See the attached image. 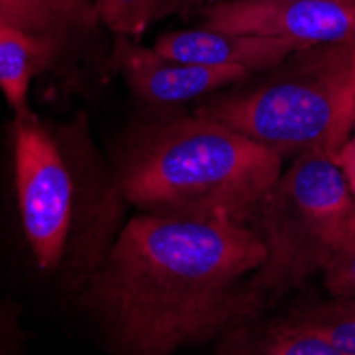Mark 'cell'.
I'll list each match as a JSON object with an SVG mask.
<instances>
[{"mask_svg": "<svg viewBox=\"0 0 355 355\" xmlns=\"http://www.w3.org/2000/svg\"><path fill=\"white\" fill-rule=\"evenodd\" d=\"M81 137L15 113L13 177L24 243L43 275L87 281L109 251L121 191L103 181Z\"/></svg>", "mask_w": 355, "mask_h": 355, "instance_id": "3", "label": "cell"}, {"mask_svg": "<svg viewBox=\"0 0 355 355\" xmlns=\"http://www.w3.org/2000/svg\"><path fill=\"white\" fill-rule=\"evenodd\" d=\"M198 113L283 157L336 155L355 130V41L298 49L262 79L207 96Z\"/></svg>", "mask_w": 355, "mask_h": 355, "instance_id": "4", "label": "cell"}, {"mask_svg": "<svg viewBox=\"0 0 355 355\" xmlns=\"http://www.w3.org/2000/svg\"><path fill=\"white\" fill-rule=\"evenodd\" d=\"M98 13L87 0H0V21L67 45L73 30L87 28Z\"/></svg>", "mask_w": 355, "mask_h": 355, "instance_id": "11", "label": "cell"}, {"mask_svg": "<svg viewBox=\"0 0 355 355\" xmlns=\"http://www.w3.org/2000/svg\"><path fill=\"white\" fill-rule=\"evenodd\" d=\"M353 300H355V298H353Z\"/></svg>", "mask_w": 355, "mask_h": 355, "instance_id": "17", "label": "cell"}, {"mask_svg": "<svg viewBox=\"0 0 355 355\" xmlns=\"http://www.w3.org/2000/svg\"><path fill=\"white\" fill-rule=\"evenodd\" d=\"M94 9L117 37L137 39L151 24L185 9V0H94Z\"/></svg>", "mask_w": 355, "mask_h": 355, "instance_id": "13", "label": "cell"}, {"mask_svg": "<svg viewBox=\"0 0 355 355\" xmlns=\"http://www.w3.org/2000/svg\"><path fill=\"white\" fill-rule=\"evenodd\" d=\"M205 26L283 39L300 49L355 41V0H219Z\"/></svg>", "mask_w": 355, "mask_h": 355, "instance_id": "6", "label": "cell"}, {"mask_svg": "<svg viewBox=\"0 0 355 355\" xmlns=\"http://www.w3.org/2000/svg\"><path fill=\"white\" fill-rule=\"evenodd\" d=\"M24 332L17 326V313L11 304L0 306V353H15Z\"/></svg>", "mask_w": 355, "mask_h": 355, "instance_id": "15", "label": "cell"}, {"mask_svg": "<svg viewBox=\"0 0 355 355\" xmlns=\"http://www.w3.org/2000/svg\"><path fill=\"white\" fill-rule=\"evenodd\" d=\"M217 353L232 355H336L315 332L287 315L277 321L251 319L217 340Z\"/></svg>", "mask_w": 355, "mask_h": 355, "instance_id": "10", "label": "cell"}, {"mask_svg": "<svg viewBox=\"0 0 355 355\" xmlns=\"http://www.w3.org/2000/svg\"><path fill=\"white\" fill-rule=\"evenodd\" d=\"M324 285L330 296L355 298V245L340 247L324 268Z\"/></svg>", "mask_w": 355, "mask_h": 355, "instance_id": "14", "label": "cell"}, {"mask_svg": "<svg viewBox=\"0 0 355 355\" xmlns=\"http://www.w3.org/2000/svg\"><path fill=\"white\" fill-rule=\"evenodd\" d=\"M334 159H336V164L340 166V171H343V175L347 179V185H349L351 193L355 196V130L347 139V143L338 149Z\"/></svg>", "mask_w": 355, "mask_h": 355, "instance_id": "16", "label": "cell"}, {"mask_svg": "<svg viewBox=\"0 0 355 355\" xmlns=\"http://www.w3.org/2000/svg\"><path fill=\"white\" fill-rule=\"evenodd\" d=\"M264 260L249 223L145 213L119 230L83 302L119 353L168 355L260 317L251 277Z\"/></svg>", "mask_w": 355, "mask_h": 355, "instance_id": "1", "label": "cell"}, {"mask_svg": "<svg viewBox=\"0 0 355 355\" xmlns=\"http://www.w3.org/2000/svg\"><path fill=\"white\" fill-rule=\"evenodd\" d=\"M62 47L49 39L0 21V92L15 113L30 111V83Z\"/></svg>", "mask_w": 355, "mask_h": 355, "instance_id": "9", "label": "cell"}, {"mask_svg": "<svg viewBox=\"0 0 355 355\" xmlns=\"http://www.w3.org/2000/svg\"><path fill=\"white\" fill-rule=\"evenodd\" d=\"M283 162L281 153L196 111L145 125L125 147L115 183L145 213L249 223Z\"/></svg>", "mask_w": 355, "mask_h": 355, "instance_id": "2", "label": "cell"}, {"mask_svg": "<svg viewBox=\"0 0 355 355\" xmlns=\"http://www.w3.org/2000/svg\"><path fill=\"white\" fill-rule=\"evenodd\" d=\"M113 60L137 98L149 107H175L221 92L251 73L241 67H202L141 47L128 37H117Z\"/></svg>", "mask_w": 355, "mask_h": 355, "instance_id": "7", "label": "cell"}, {"mask_svg": "<svg viewBox=\"0 0 355 355\" xmlns=\"http://www.w3.org/2000/svg\"><path fill=\"white\" fill-rule=\"evenodd\" d=\"M153 47L183 62L202 67H241L251 75L279 67L287 55L300 49L283 39L239 35L211 26L164 32Z\"/></svg>", "mask_w": 355, "mask_h": 355, "instance_id": "8", "label": "cell"}, {"mask_svg": "<svg viewBox=\"0 0 355 355\" xmlns=\"http://www.w3.org/2000/svg\"><path fill=\"white\" fill-rule=\"evenodd\" d=\"M355 196L330 153H306L279 175L257 202L249 225L266 247L251 277L253 292L268 306L324 272L345 245Z\"/></svg>", "mask_w": 355, "mask_h": 355, "instance_id": "5", "label": "cell"}, {"mask_svg": "<svg viewBox=\"0 0 355 355\" xmlns=\"http://www.w3.org/2000/svg\"><path fill=\"white\" fill-rule=\"evenodd\" d=\"M302 328L324 338L336 355H355V300L332 296L326 302H313L287 315Z\"/></svg>", "mask_w": 355, "mask_h": 355, "instance_id": "12", "label": "cell"}]
</instances>
